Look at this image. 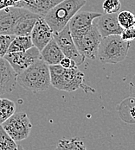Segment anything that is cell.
Returning a JSON list of instances; mask_svg holds the SVG:
<instances>
[{"instance_id":"obj_1","label":"cell","mask_w":135,"mask_h":150,"mask_svg":"<svg viewBox=\"0 0 135 150\" xmlns=\"http://www.w3.org/2000/svg\"><path fill=\"white\" fill-rule=\"evenodd\" d=\"M49 67L51 86L56 89L68 92H72L78 89H82L84 92H95V90L84 82V74L77 67L64 68L59 65Z\"/></svg>"},{"instance_id":"obj_2","label":"cell","mask_w":135,"mask_h":150,"mask_svg":"<svg viewBox=\"0 0 135 150\" xmlns=\"http://www.w3.org/2000/svg\"><path fill=\"white\" fill-rule=\"evenodd\" d=\"M17 83L33 93L48 90L51 85L49 67L42 59L17 75Z\"/></svg>"},{"instance_id":"obj_3","label":"cell","mask_w":135,"mask_h":150,"mask_svg":"<svg viewBox=\"0 0 135 150\" xmlns=\"http://www.w3.org/2000/svg\"><path fill=\"white\" fill-rule=\"evenodd\" d=\"M86 4V0H62L44 16L53 32H59Z\"/></svg>"},{"instance_id":"obj_4","label":"cell","mask_w":135,"mask_h":150,"mask_svg":"<svg viewBox=\"0 0 135 150\" xmlns=\"http://www.w3.org/2000/svg\"><path fill=\"white\" fill-rule=\"evenodd\" d=\"M130 47V42L124 41L120 35L106 36L100 43L97 59L104 64L120 63L126 59Z\"/></svg>"},{"instance_id":"obj_5","label":"cell","mask_w":135,"mask_h":150,"mask_svg":"<svg viewBox=\"0 0 135 150\" xmlns=\"http://www.w3.org/2000/svg\"><path fill=\"white\" fill-rule=\"evenodd\" d=\"M71 35L78 51L86 59L93 60L97 59L98 49L102 36L95 23H93L87 30L75 32Z\"/></svg>"},{"instance_id":"obj_6","label":"cell","mask_w":135,"mask_h":150,"mask_svg":"<svg viewBox=\"0 0 135 150\" xmlns=\"http://www.w3.org/2000/svg\"><path fill=\"white\" fill-rule=\"evenodd\" d=\"M1 126L15 142L28 138L32 129V123L24 112H15Z\"/></svg>"},{"instance_id":"obj_7","label":"cell","mask_w":135,"mask_h":150,"mask_svg":"<svg viewBox=\"0 0 135 150\" xmlns=\"http://www.w3.org/2000/svg\"><path fill=\"white\" fill-rule=\"evenodd\" d=\"M53 38L60 47L64 56L74 60L77 66L84 63L86 58L78 51L74 42L69 24L66 25L65 28L59 32H54Z\"/></svg>"},{"instance_id":"obj_8","label":"cell","mask_w":135,"mask_h":150,"mask_svg":"<svg viewBox=\"0 0 135 150\" xmlns=\"http://www.w3.org/2000/svg\"><path fill=\"white\" fill-rule=\"evenodd\" d=\"M4 58L8 60L17 75L42 59L40 50L36 47H32L24 52H8Z\"/></svg>"},{"instance_id":"obj_9","label":"cell","mask_w":135,"mask_h":150,"mask_svg":"<svg viewBox=\"0 0 135 150\" xmlns=\"http://www.w3.org/2000/svg\"><path fill=\"white\" fill-rule=\"evenodd\" d=\"M26 9L7 6L0 10V35H14L17 20Z\"/></svg>"},{"instance_id":"obj_10","label":"cell","mask_w":135,"mask_h":150,"mask_svg":"<svg viewBox=\"0 0 135 150\" xmlns=\"http://www.w3.org/2000/svg\"><path fill=\"white\" fill-rule=\"evenodd\" d=\"M53 30L45 21L44 16H39L30 35L34 47L38 50H43L44 47L53 39Z\"/></svg>"},{"instance_id":"obj_11","label":"cell","mask_w":135,"mask_h":150,"mask_svg":"<svg viewBox=\"0 0 135 150\" xmlns=\"http://www.w3.org/2000/svg\"><path fill=\"white\" fill-rule=\"evenodd\" d=\"M17 74L4 58H0V97L15 90Z\"/></svg>"},{"instance_id":"obj_12","label":"cell","mask_w":135,"mask_h":150,"mask_svg":"<svg viewBox=\"0 0 135 150\" xmlns=\"http://www.w3.org/2000/svg\"><path fill=\"white\" fill-rule=\"evenodd\" d=\"M102 38L112 35H121L123 28L118 22L117 13L102 14L98 17V21L95 23Z\"/></svg>"},{"instance_id":"obj_13","label":"cell","mask_w":135,"mask_h":150,"mask_svg":"<svg viewBox=\"0 0 135 150\" xmlns=\"http://www.w3.org/2000/svg\"><path fill=\"white\" fill-rule=\"evenodd\" d=\"M102 15L100 12L93 11H78L69 21V26L71 34L75 32H80L89 29L93 24L94 19L100 17Z\"/></svg>"},{"instance_id":"obj_14","label":"cell","mask_w":135,"mask_h":150,"mask_svg":"<svg viewBox=\"0 0 135 150\" xmlns=\"http://www.w3.org/2000/svg\"><path fill=\"white\" fill-rule=\"evenodd\" d=\"M39 16H41L25 10L24 14L19 17L16 23L14 35L30 36L32 30Z\"/></svg>"},{"instance_id":"obj_15","label":"cell","mask_w":135,"mask_h":150,"mask_svg":"<svg viewBox=\"0 0 135 150\" xmlns=\"http://www.w3.org/2000/svg\"><path fill=\"white\" fill-rule=\"evenodd\" d=\"M40 53L42 60L49 66L59 65L62 58L65 57L54 38L45 46L43 50L40 51Z\"/></svg>"},{"instance_id":"obj_16","label":"cell","mask_w":135,"mask_h":150,"mask_svg":"<svg viewBox=\"0 0 135 150\" xmlns=\"http://www.w3.org/2000/svg\"><path fill=\"white\" fill-rule=\"evenodd\" d=\"M119 112L121 119L129 123H135L134 98L130 97L123 101L119 107Z\"/></svg>"},{"instance_id":"obj_17","label":"cell","mask_w":135,"mask_h":150,"mask_svg":"<svg viewBox=\"0 0 135 150\" xmlns=\"http://www.w3.org/2000/svg\"><path fill=\"white\" fill-rule=\"evenodd\" d=\"M32 47H34V45L30 36L16 35L10 45L8 52H24L31 48Z\"/></svg>"},{"instance_id":"obj_18","label":"cell","mask_w":135,"mask_h":150,"mask_svg":"<svg viewBox=\"0 0 135 150\" xmlns=\"http://www.w3.org/2000/svg\"><path fill=\"white\" fill-rule=\"evenodd\" d=\"M56 150H87V148L80 138H69L60 139Z\"/></svg>"},{"instance_id":"obj_19","label":"cell","mask_w":135,"mask_h":150,"mask_svg":"<svg viewBox=\"0 0 135 150\" xmlns=\"http://www.w3.org/2000/svg\"><path fill=\"white\" fill-rule=\"evenodd\" d=\"M16 112L15 103L8 98H0V125Z\"/></svg>"},{"instance_id":"obj_20","label":"cell","mask_w":135,"mask_h":150,"mask_svg":"<svg viewBox=\"0 0 135 150\" xmlns=\"http://www.w3.org/2000/svg\"><path fill=\"white\" fill-rule=\"evenodd\" d=\"M17 144L0 125V150H16Z\"/></svg>"},{"instance_id":"obj_21","label":"cell","mask_w":135,"mask_h":150,"mask_svg":"<svg viewBox=\"0 0 135 150\" xmlns=\"http://www.w3.org/2000/svg\"><path fill=\"white\" fill-rule=\"evenodd\" d=\"M118 22L123 30L130 28L135 24V16L128 11H123L118 15Z\"/></svg>"},{"instance_id":"obj_22","label":"cell","mask_w":135,"mask_h":150,"mask_svg":"<svg viewBox=\"0 0 135 150\" xmlns=\"http://www.w3.org/2000/svg\"><path fill=\"white\" fill-rule=\"evenodd\" d=\"M15 36L14 35H0V58L5 56Z\"/></svg>"},{"instance_id":"obj_23","label":"cell","mask_w":135,"mask_h":150,"mask_svg":"<svg viewBox=\"0 0 135 150\" xmlns=\"http://www.w3.org/2000/svg\"><path fill=\"white\" fill-rule=\"evenodd\" d=\"M121 8L120 0H105L102 4V9L106 14L117 13Z\"/></svg>"},{"instance_id":"obj_24","label":"cell","mask_w":135,"mask_h":150,"mask_svg":"<svg viewBox=\"0 0 135 150\" xmlns=\"http://www.w3.org/2000/svg\"><path fill=\"white\" fill-rule=\"evenodd\" d=\"M120 35L124 41H126L129 42L135 41V24L130 28L124 29Z\"/></svg>"},{"instance_id":"obj_25","label":"cell","mask_w":135,"mask_h":150,"mask_svg":"<svg viewBox=\"0 0 135 150\" xmlns=\"http://www.w3.org/2000/svg\"><path fill=\"white\" fill-rule=\"evenodd\" d=\"M60 65L64 67V68H72V67H78L75 62L73 60H71L70 58H68V57H64L62 58V60H61Z\"/></svg>"},{"instance_id":"obj_26","label":"cell","mask_w":135,"mask_h":150,"mask_svg":"<svg viewBox=\"0 0 135 150\" xmlns=\"http://www.w3.org/2000/svg\"><path fill=\"white\" fill-rule=\"evenodd\" d=\"M129 91H130V96L135 99V77L129 84Z\"/></svg>"},{"instance_id":"obj_27","label":"cell","mask_w":135,"mask_h":150,"mask_svg":"<svg viewBox=\"0 0 135 150\" xmlns=\"http://www.w3.org/2000/svg\"><path fill=\"white\" fill-rule=\"evenodd\" d=\"M16 150H25L24 149V147L22 146V145H17V149Z\"/></svg>"},{"instance_id":"obj_28","label":"cell","mask_w":135,"mask_h":150,"mask_svg":"<svg viewBox=\"0 0 135 150\" xmlns=\"http://www.w3.org/2000/svg\"><path fill=\"white\" fill-rule=\"evenodd\" d=\"M0 2H1V1H0ZM1 9H3V6H2L1 4H0V10H1Z\"/></svg>"},{"instance_id":"obj_29","label":"cell","mask_w":135,"mask_h":150,"mask_svg":"<svg viewBox=\"0 0 135 150\" xmlns=\"http://www.w3.org/2000/svg\"><path fill=\"white\" fill-rule=\"evenodd\" d=\"M36 1H37V0H36Z\"/></svg>"}]
</instances>
